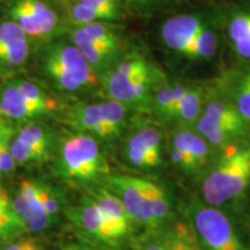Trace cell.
I'll use <instances>...</instances> for the list:
<instances>
[{
    "mask_svg": "<svg viewBox=\"0 0 250 250\" xmlns=\"http://www.w3.org/2000/svg\"><path fill=\"white\" fill-rule=\"evenodd\" d=\"M100 105H101L103 121L108 131L109 140L116 139L117 137H120L126 124V114L129 108L122 102L112 99L100 102Z\"/></svg>",
    "mask_w": 250,
    "mask_h": 250,
    "instance_id": "19",
    "label": "cell"
},
{
    "mask_svg": "<svg viewBox=\"0 0 250 250\" xmlns=\"http://www.w3.org/2000/svg\"><path fill=\"white\" fill-rule=\"evenodd\" d=\"M68 123L81 133L89 134L94 138L109 140L100 103L77 104L68 114Z\"/></svg>",
    "mask_w": 250,
    "mask_h": 250,
    "instance_id": "17",
    "label": "cell"
},
{
    "mask_svg": "<svg viewBox=\"0 0 250 250\" xmlns=\"http://www.w3.org/2000/svg\"><path fill=\"white\" fill-rule=\"evenodd\" d=\"M249 71H250V67H249Z\"/></svg>",
    "mask_w": 250,
    "mask_h": 250,
    "instance_id": "37",
    "label": "cell"
},
{
    "mask_svg": "<svg viewBox=\"0 0 250 250\" xmlns=\"http://www.w3.org/2000/svg\"><path fill=\"white\" fill-rule=\"evenodd\" d=\"M233 99L237 110L250 123V71L249 67L236 73L233 86Z\"/></svg>",
    "mask_w": 250,
    "mask_h": 250,
    "instance_id": "24",
    "label": "cell"
},
{
    "mask_svg": "<svg viewBox=\"0 0 250 250\" xmlns=\"http://www.w3.org/2000/svg\"><path fill=\"white\" fill-rule=\"evenodd\" d=\"M40 190H41V197H42V202L44 204V208L46 212L51 218L58 214L59 211V203L58 199L56 198L54 195V191L45 184L40 183Z\"/></svg>",
    "mask_w": 250,
    "mask_h": 250,
    "instance_id": "31",
    "label": "cell"
},
{
    "mask_svg": "<svg viewBox=\"0 0 250 250\" xmlns=\"http://www.w3.org/2000/svg\"><path fill=\"white\" fill-rule=\"evenodd\" d=\"M190 149H191L192 161L197 171L208 164V153H210L208 143L199 133H192L191 139H190Z\"/></svg>",
    "mask_w": 250,
    "mask_h": 250,
    "instance_id": "30",
    "label": "cell"
},
{
    "mask_svg": "<svg viewBox=\"0 0 250 250\" xmlns=\"http://www.w3.org/2000/svg\"><path fill=\"white\" fill-rule=\"evenodd\" d=\"M126 144L134 147L143 149L148 153L159 162L162 161V147H161V134L155 127L144 126L137 130L132 136L127 139Z\"/></svg>",
    "mask_w": 250,
    "mask_h": 250,
    "instance_id": "21",
    "label": "cell"
},
{
    "mask_svg": "<svg viewBox=\"0 0 250 250\" xmlns=\"http://www.w3.org/2000/svg\"><path fill=\"white\" fill-rule=\"evenodd\" d=\"M74 2L99 12L104 15L108 21L120 18V0H74Z\"/></svg>",
    "mask_w": 250,
    "mask_h": 250,
    "instance_id": "29",
    "label": "cell"
},
{
    "mask_svg": "<svg viewBox=\"0 0 250 250\" xmlns=\"http://www.w3.org/2000/svg\"><path fill=\"white\" fill-rule=\"evenodd\" d=\"M5 250H40V248L33 240H23V241L12 243Z\"/></svg>",
    "mask_w": 250,
    "mask_h": 250,
    "instance_id": "33",
    "label": "cell"
},
{
    "mask_svg": "<svg viewBox=\"0 0 250 250\" xmlns=\"http://www.w3.org/2000/svg\"><path fill=\"white\" fill-rule=\"evenodd\" d=\"M20 230H26L23 223L12 208V201L8 193L0 188V241Z\"/></svg>",
    "mask_w": 250,
    "mask_h": 250,
    "instance_id": "23",
    "label": "cell"
},
{
    "mask_svg": "<svg viewBox=\"0 0 250 250\" xmlns=\"http://www.w3.org/2000/svg\"><path fill=\"white\" fill-rule=\"evenodd\" d=\"M92 198L104 215L117 241L131 233L133 226L132 219L127 214L123 203L115 193L109 189H99L93 192Z\"/></svg>",
    "mask_w": 250,
    "mask_h": 250,
    "instance_id": "15",
    "label": "cell"
},
{
    "mask_svg": "<svg viewBox=\"0 0 250 250\" xmlns=\"http://www.w3.org/2000/svg\"><path fill=\"white\" fill-rule=\"evenodd\" d=\"M197 131L201 136H206L214 130H232L243 136L247 131V122L233 103L212 101L206 105L204 112L198 118Z\"/></svg>",
    "mask_w": 250,
    "mask_h": 250,
    "instance_id": "12",
    "label": "cell"
},
{
    "mask_svg": "<svg viewBox=\"0 0 250 250\" xmlns=\"http://www.w3.org/2000/svg\"><path fill=\"white\" fill-rule=\"evenodd\" d=\"M9 137H13V131L12 127L8 124L4 123L2 121H0V149L2 147V144Z\"/></svg>",
    "mask_w": 250,
    "mask_h": 250,
    "instance_id": "34",
    "label": "cell"
},
{
    "mask_svg": "<svg viewBox=\"0 0 250 250\" xmlns=\"http://www.w3.org/2000/svg\"><path fill=\"white\" fill-rule=\"evenodd\" d=\"M64 250H90V249H89V248H87V247H83V246L73 245V246L67 247V248H65Z\"/></svg>",
    "mask_w": 250,
    "mask_h": 250,
    "instance_id": "35",
    "label": "cell"
},
{
    "mask_svg": "<svg viewBox=\"0 0 250 250\" xmlns=\"http://www.w3.org/2000/svg\"><path fill=\"white\" fill-rule=\"evenodd\" d=\"M206 24L195 14L177 15L167 20L161 27V40L171 51L189 57L197 37Z\"/></svg>",
    "mask_w": 250,
    "mask_h": 250,
    "instance_id": "11",
    "label": "cell"
},
{
    "mask_svg": "<svg viewBox=\"0 0 250 250\" xmlns=\"http://www.w3.org/2000/svg\"><path fill=\"white\" fill-rule=\"evenodd\" d=\"M191 134L192 132L190 131L181 130L174 133L171 138V160L186 174H192L196 171L190 149Z\"/></svg>",
    "mask_w": 250,
    "mask_h": 250,
    "instance_id": "20",
    "label": "cell"
},
{
    "mask_svg": "<svg viewBox=\"0 0 250 250\" xmlns=\"http://www.w3.org/2000/svg\"><path fill=\"white\" fill-rule=\"evenodd\" d=\"M228 36L233 45L250 37V12H239L230 18Z\"/></svg>",
    "mask_w": 250,
    "mask_h": 250,
    "instance_id": "28",
    "label": "cell"
},
{
    "mask_svg": "<svg viewBox=\"0 0 250 250\" xmlns=\"http://www.w3.org/2000/svg\"><path fill=\"white\" fill-rule=\"evenodd\" d=\"M193 229L205 250H245L235 230L223 212L195 201L190 205Z\"/></svg>",
    "mask_w": 250,
    "mask_h": 250,
    "instance_id": "4",
    "label": "cell"
},
{
    "mask_svg": "<svg viewBox=\"0 0 250 250\" xmlns=\"http://www.w3.org/2000/svg\"><path fill=\"white\" fill-rule=\"evenodd\" d=\"M218 49V39L217 35L208 26L203 28L198 37H197L195 44H193L191 51H190V59H208L213 57Z\"/></svg>",
    "mask_w": 250,
    "mask_h": 250,
    "instance_id": "26",
    "label": "cell"
},
{
    "mask_svg": "<svg viewBox=\"0 0 250 250\" xmlns=\"http://www.w3.org/2000/svg\"><path fill=\"white\" fill-rule=\"evenodd\" d=\"M142 184L148 198L156 224L160 227L164 226V224L171 215V202L169 196L164 188L151 181L142 179Z\"/></svg>",
    "mask_w": 250,
    "mask_h": 250,
    "instance_id": "18",
    "label": "cell"
},
{
    "mask_svg": "<svg viewBox=\"0 0 250 250\" xmlns=\"http://www.w3.org/2000/svg\"><path fill=\"white\" fill-rule=\"evenodd\" d=\"M58 168L64 177L80 182L96 179L108 169L96 139L81 132L62 142Z\"/></svg>",
    "mask_w": 250,
    "mask_h": 250,
    "instance_id": "3",
    "label": "cell"
},
{
    "mask_svg": "<svg viewBox=\"0 0 250 250\" xmlns=\"http://www.w3.org/2000/svg\"><path fill=\"white\" fill-rule=\"evenodd\" d=\"M136 250H203L198 237L189 224L176 223L161 226L136 240Z\"/></svg>",
    "mask_w": 250,
    "mask_h": 250,
    "instance_id": "7",
    "label": "cell"
},
{
    "mask_svg": "<svg viewBox=\"0 0 250 250\" xmlns=\"http://www.w3.org/2000/svg\"><path fill=\"white\" fill-rule=\"evenodd\" d=\"M173 90L174 83H166L155 89L153 94L152 107L156 116L165 122H168V116H169L171 102H173Z\"/></svg>",
    "mask_w": 250,
    "mask_h": 250,
    "instance_id": "27",
    "label": "cell"
},
{
    "mask_svg": "<svg viewBox=\"0 0 250 250\" xmlns=\"http://www.w3.org/2000/svg\"><path fill=\"white\" fill-rule=\"evenodd\" d=\"M14 83H17V86L30 102L44 109L48 114L56 109V103L54 100L50 99L48 94L36 83L28 79H15Z\"/></svg>",
    "mask_w": 250,
    "mask_h": 250,
    "instance_id": "25",
    "label": "cell"
},
{
    "mask_svg": "<svg viewBox=\"0 0 250 250\" xmlns=\"http://www.w3.org/2000/svg\"><path fill=\"white\" fill-rule=\"evenodd\" d=\"M203 103V92L199 87H189L181 102L174 121L182 125H190L201 117Z\"/></svg>",
    "mask_w": 250,
    "mask_h": 250,
    "instance_id": "22",
    "label": "cell"
},
{
    "mask_svg": "<svg viewBox=\"0 0 250 250\" xmlns=\"http://www.w3.org/2000/svg\"><path fill=\"white\" fill-rule=\"evenodd\" d=\"M250 183V145L233 149L219 159L202 184L205 202L223 205L239 197Z\"/></svg>",
    "mask_w": 250,
    "mask_h": 250,
    "instance_id": "2",
    "label": "cell"
},
{
    "mask_svg": "<svg viewBox=\"0 0 250 250\" xmlns=\"http://www.w3.org/2000/svg\"><path fill=\"white\" fill-rule=\"evenodd\" d=\"M44 109L30 102L14 80L0 88V117L12 121H28L46 115Z\"/></svg>",
    "mask_w": 250,
    "mask_h": 250,
    "instance_id": "14",
    "label": "cell"
},
{
    "mask_svg": "<svg viewBox=\"0 0 250 250\" xmlns=\"http://www.w3.org/2000/svg\"><path fill=\"white\" fill-rule=\"evenodd\" d=\"M160 0H137V2H139V4H143V5H151V4H156V2H159Z\"/></svg>",
    "mask_w": 250,
    "mask_h": 250,
    "instance_id": "36",
    "label": "cell"
},
{
    "mask_svg": "<svg viewBox=\"0 0 250 250\" xmlns=\"http://www.w3.org/2000/svg\"><path fill=\"white\" fill-rule=\"evenodd\" d=\"M72 43L81 50L98 76L101 77L120 57L121 42L92 40L81 34L78 28L72 31Z\"/></svg>",
    "mask_w": 250,
    "mask_h": 250,
    "instance_id": "13",
    "label": "cell"
},
{
    "mask_svg": "<svg viewBox=\"0 0 250 250\" xmlns=\"http://www.w3.org/2000/svg\"><path fill=\"white\" fill-rule=\"evenodd\" d=\"M52 147V134L44 125L28 123L12 138L11 153L15 164L28 165L45 160Z\"/></svg>",
    "mask_w": 250,
    "mask_h": 250,
    "instance_id": "8",
    "label": "cell"
},
{
    "mask_svg": "<svg viewBox=\"0 0 250 250\" xmlns=\"http://www.w3.org/2000/svg\"><path fill=\"white\" fill-rule=\"evenodd\" d=\"M9 17L29 39L36 40H48L59 23L54 7L45 0H14L9 7Z\"/></svg>",
    "mask_w": 250,
    "mask_h": 250,
    "instance_id": "5",
    "label": "cell"
},
{
    "mask_svg": "<svg viewBox=\"0 0 250 250\" xmlns=\"http://www.w3.org/2000/svg\"><path fill=\"white\" fill-rule=\"evenodd\" d=\"M29 56V37L22 28L12 20L0 23V74L18 71Z\"/></svg>",
    "mask_w": 250,
    "mask_h": 250,
    "instance_id": "10",
    "label": "cell"
},
{
    "mask_svg": "<svg viewBox=\"0 0 250 250\" xmlns=\"http://www.w3.org/2000/svg\"><path fill=\"white\" fill-rule=\"evenodd\" d=\"M37 64L41 73L65 93L90 89L100 80L81 50L67 41L45 44L41 50Z\"/></svg>",
    "mask_w": 250,
    "mask_h": 250,
    "instance_id": "1",
    "label": "cell"
},
{
    "mask_svg": "<svg viewBox=\"0 0 250 250\" xmlns=\"http://www.w3.org/2000/svg\"><path fill=\"white\" fill-rule=\"evenodd\" d=\"M108 189L121 199L133 224L144 226L147 230L160 227L153 217L142 179L126 175H112L108 179Z\"/></svg>",
    "mask_w": 250,
    "mask_h": 250,
    "instance_id": "6",
    "label": "cell"
},
{
    "mask_svg": "<svg viewBox=\"0 0 250 250\" xmlns=\"http://www.w3.org/2000/svg\"><path fill=\"white\" fill-rule=\"evenodd\" d=\"M233 48L239 57L243 59H250V37L234 44Z\"/></svg>",
    "mask_w": 250,
    "mask_h": 250,
    "instance_id": "32",
    "label": "cell"
},
{
    "mask_svg": "<svg viewBox=\"0 0 250 250\" xmlns=\"http://www.w3.org/2000/svg\"><path fill=\"white\" fill-rule=\"evenodd\" d=\"M73 215L78 225L90 236L107 243L117 241L104 215L93 198L85 199L76 210H73Z\"/></svg>",
    "mask_w": 250,
    "mask_h": 250,
    "instance_id": "16",
    "label": "cell"
},
{
    "mask_svg": "<svg viewBox=\"0 0 250 250\" xmlns=\"http://www.w3.org/2000/svg\"><path fill=\"white\" fill-rule=\"evenodd\" d=\"M12 208L19 215L26 230L42 232L52 223V218L46 212L41 197L40 183L35 181H23L20 189L12 201Z\"/></svg>",
    "mask_w": 250,
    "mask_h": 250,
    "instance_id": "9",
    "label": "cell"
}]
</instances>
